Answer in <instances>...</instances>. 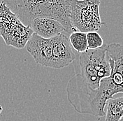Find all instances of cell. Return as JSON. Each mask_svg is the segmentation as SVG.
<instances>
[{
    "instance_id": "6da1fadb",
    "label": "cell",
    "mask_w": 123,
    "mask_h": 121,
    "mask_svg": "<svg viewBox=\"0 0 123 121\" xmlns=\"http://www.w3.org/2000/svg\"><path fill=\"white\" fill-rule=\"evenodd\" d=\"M67 99L74 110L80 114H89L96 117L105 116V106L108 100L98 88L92 89L76 74L67 83Z\"/></svg>"
},
{
    "instance_id": "7a4b0ae2",
    "label": "cell",
    "mask_w": 123,
    "mask_h": 121,
    "mask_svg": "<svg viewBox=\"0 0 123 121\" xmlns=\"http://www.w3.org/2000/svg\"><path fill=\"white\" fill-rule=\"evenodd\" d=\"M79 75L85 83L95 90L100 81L111 74V65L106 56V44L97 49H88L80 53L78 58Z\"/></svg>"
},
{
    "instance_id": "3957f363",
    "label": "cell",
    "mask_w": 123,
    "mask_h": 121,
    "mask_svg": "<svg viewBox=\"0 0 123 121\" xmlns=\"http://www.w3.org/2000/svg\"><path fill=\"white\" fill-rule=\"evenodd\" d=\"M100 0H73L69 7V18L77 31L87 33L97 32L105 25L99 14Z\"/></svg>"
},
{
    "instance_id": "277c9868",
    "label": "cell",
    "mask_w": 123,
    "mask_h": 121,
    "mask_svg": "<svg viewBox=\"0 0 123 121\" xmlns=\"http://www.w3.org/2000/svg\"><path fill=\"white\" fill-rule=\"evenodd\" d=\"M33 34L29 26L25 25L16 15L0 2V37L6 45L17 49H23Z\"/></svg>"
},
{
    "instance_id": "5b68a950",
    "label": "cell",
    "mask_w": 123,
    "mask_h": 121,
    "mask_svg": "<svg viewBox=\"0 0 123 121\" xmlns=\"http://www.w3.org/2000/svg\"><path fill=\"white\" fill-rule=\"evenodd\" d=\"M22 23L29 26L37 18L47 17L46 0H3Z\"/></svg>"
},
{
    "instance_id": "8992f818",
    "label": "cell",
    "mask_w": 123,
    "mask_h": 121,
    "mask_svg": "<svg viewBox=\"0 0 123 121\" xmlns=\"http://www.w3.org/2000/svg\"><path fill=\"white\" fill-rule=\"evenodd\" d=\"M25 47L37 64L51 68L53 38H44L33 33Z\"/></svg>"
},
{
    "instance_id": "52a82bcc",
    "label": "cell",
    "mask_w": 123,
    "mask_h": 121,
    "mask_svg": "<svg viewBox=\"0 0 123 121\" xmlns=\"http://www.w3.org/2000/svg\"><path fill=\"white\" fill-rule=\"evenodd\" d=\"M76 56L71 48L69 37L60 34L53 37V69H62L68 67L76 60Z\"/></svg>"
},
{
    "instance_id": "ba28073f",
    "label": "cell",
    "mask_w": 123,
    "mask_h": 121,
    "mask_svg": "<svg viewBox=\"0 0 123 121\" xmlns=\"http://www.w3.org/2000/svg\"><path fill=\"white\" fill-rule=\"evenodd\" d=\"M106 56L111 65L109 78L117 93H123V45L118 43L106 45Z\"/></svg>"
},
{
    "instance_id": "9c48e42d",
    "label": "cell",
    "mask_w": 123,
    "mask_h": 121,
    "mask_svg": "<svg viewBox=\"0 0 123 121\" xmlns=\"http://www.w3.org/2000/svg\"><path fill=\"white\" fill-rule=\"evenodd\" d=\"M73 0H46L47 17L57 20L64 26L65 32L71 34L76 32L69 20L70 4Z\"/></svg>"
},
{
    "instance_id": "30bf717a",
    "label": "cell",
    "mask_w": 123,
    "mask_h": 121,
    "mask_svg": "<svg viewBox=\"0 0 123 121\" xmlns=\"http://www.w3.org/2000/svg\"><path fill=\"white\" fill-rule=\"evenodd\" d=\"M29 27L33 31V33L44 38H51L65 32L64 26L57 20L41 17L32 20Z\"/></svg>"
},
{
    "instance_id": "8fae6325",
    "label": "cell",
    "mask_w": 123,
    "mask_h": 121,
    "mask_svg": "<svg viewBox=\"0 0 123 121\" xmlns=\"http://www.w3.org/2000/svg\"><path fill=\"white\" fill-rule=\"evenodd\" d=\"M123 117V97L109 99L105 106V121H120Z\"/></svg>"
},
{
    "instance_id": "7c38bea8",
    "label": "cell",
    "mask_w": 123,
    "mask_h": 121,
    "mask_svg": "<svg viewBox=\"0 0 123 121\" xmlns=\"http://www.w3.org/2000/svg\"><path fill=\"white\" fill-rule=\"evenodd\" d=\"M69 39L71 47L78 53H84L88 50L86 33L79 31L72 32L69 35Z\"/></svg>"
},
{
    "instance_id": "4fadbf2b",
    "label": "cell",
    "mask_w": 123,
    "mask_h": 121,
    "mask_svg": "<svg viewBox=\"0 0 123 121\" xmlns=\"http://www.w3.org/2000/svg\"><path fill=\"white\" fill-rule=\"evenodd\" d=\"M88 49L94 50L102 47L104 43L103 38L97 32H89L86 33Z\"/></svg>"
},
{
    "instance_id": "5bb4252c",
    "label": "cell",
    "mask_w": 123,
    "mask_h": 121,
    "mask_svg": "<svg viewBox=\"0 0 123 121\" xmlns=\"http://www.w3.org/2000/svg\"><path fill=\"white\" fill-rule=\"evenodd\" d=\"M120 121H123V118H122V119H121V120H120Z\"/></svg>"
}]
</instances>
